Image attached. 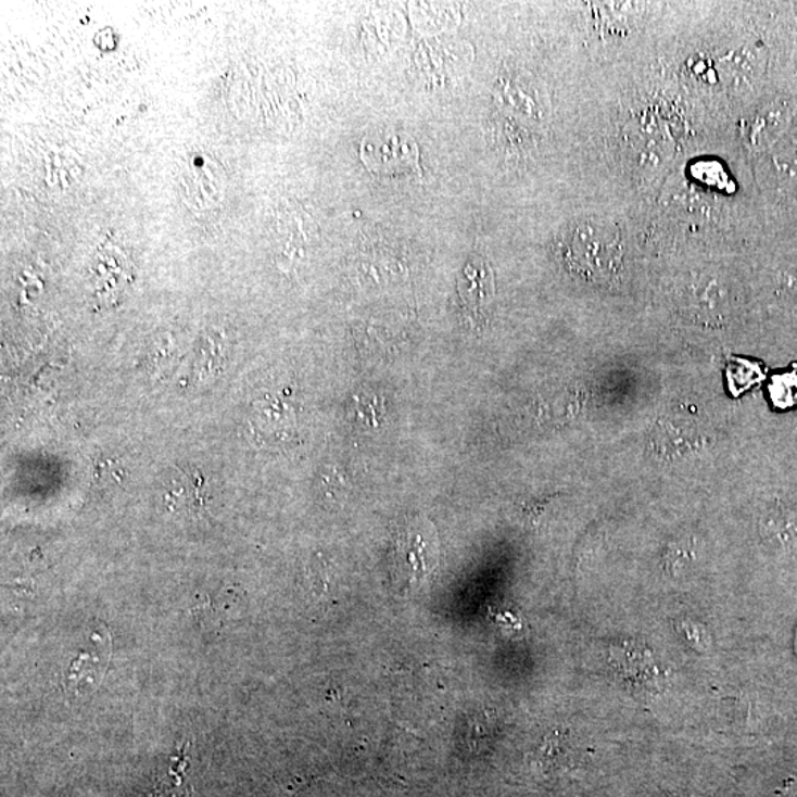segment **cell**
Instances as JSON below:
<instances>
[{
    "mask_svg": "<svg viewBox=\"0 0 797 797\" xmlns=\"http://www.w3.org/2000/svg\"><path fill=\"white\" fill-rule=\"evenodd\" d=\"M567 269L587 281H611L623 266V242L615 224L587 217L567 226L558 240Z\"/></svg>",
    "mask_w": 797,
    "mask_h": 797,
    "instance_id": "cell-1",
    "label": "cell"
},
{
    "mask_svg": "<svg viewBox=\"0 0 797 797\" xmlns=\"http://www.w3.org/2000/svg\"><path fill=\"white\" fill-rule=\"evenodd\" d=\"M162 503L170 515L199 519L211 507V483L194 466L175 467L163 479Z\"/></svg>",
    "mask_w": 797,
    "mask_h": 797,
    "instance_id": "cell-2",
    "label": "cell"
},
{
    "mask_svg": "<svg viewBox=\"0 0 797 797\" xmlns=\"http://www.w3.org/2000/svg\"><path fill=\"white\" fill-rule=\"evenodd\" d=\"M182 199L195 212L211 211L225 197L226 175L222 164L211 155L192 154L180 174Z\"/></svg>",
    "mask_w": 797,
    "mask_h": 797,
    "instance_id": "cell-3",
    "label": "cell"
},
{
    "mask_svg": "<svg viewBox=\"0 0 797 797\" xmlns=\"http://www.w3.org/2000/svg\"><path fill=\"white\" fill-rule=\"evenodd\" d=\"M365 166L377 175L404 174L415 172L421 176L420 151L417 143L408 137L393 135L389 139H378L376 142H365L360 150Z\"/></svg>",
    "mask_w": 797,
    "mask_h": 797,
    "instance_id": "cell-4",
    "label": "cell"
},
{
    "mask_svg": "<svg viewBox=\"0 0 797 797\" xmlns=\"http://www.w3.org/2000/svg\"><path fill=\"white\" fill-rule=\"evenodd\" d=\"M459 298L471 316L482 314L483 306L493 298V274L486 262H471L458 281Z\"/></svg>",
    "mask_w": 797,
    "mask_h": 797,
    "instance_id": "cell-5",
    "label": "cell"
},
{
    "mask_svg": "<svg viewBox=\"0 0 797 797\" xmlns=\"http://www.w3.org/2000/svg\"><path fill=\"white\" fill-rule=\"evenodd\" d=\"M431 553L425 533L405 530L404 535L399 536L396 544V565L409 573V579L425 577L427 567L430 566Z\"/></svg>",
    "mask_w": 797,
    "mask_h": 797,
    "instance_id": "cell-6",
    "label": "cell"
},
{
    "mask_svg": "<svg viewBox=\"0 0 797 797\" xmlns=\"http://www.w3.org/2000/svg\"><path fill=\"white\" fill-rule=\"evenodd\" d=\"M763 529L779 537L783 545L797 544V513L790 508H776L763 520Z\"/></svg>",
    "mask_w": 797,
    "mask_h": 797,
    "instance_id": "cell-7",
    "label": "cell"
},
{
    "mask_svg": "<svg viewBox=\"0 0 797 797\" xmlns=\"http://www.w3.org/2000/svg\"><path fill=\"white\" fill-rule=\"evenodd\" d=\"M101 678V661L94 659L86 653H81L76 660H74L73 667L68 671V685L74 687L77 692L80 690H88L89 685L97 687L98 681Z\"/></svg>",
    "mask_w": 797,
    "mask_h": 797,
    "instance_id": "cell-8",
    "label": "cell"
},
{
    "mask_svg": "<svg viewBox=\"0 0 797 797\" xmlns=\"http://www.w3.org/2000/svg\"><path fill=\"white\" fill-rule=\"evenodd\" d=\"M783 294L787 302L792 303L797 309V269L788 273L783 278Z\"/></svg>",
    "mask_w": 797,
    "mask_h": 797,
    "instance_id": "cell-9",
    "label": "cell"
}]
</instances>
